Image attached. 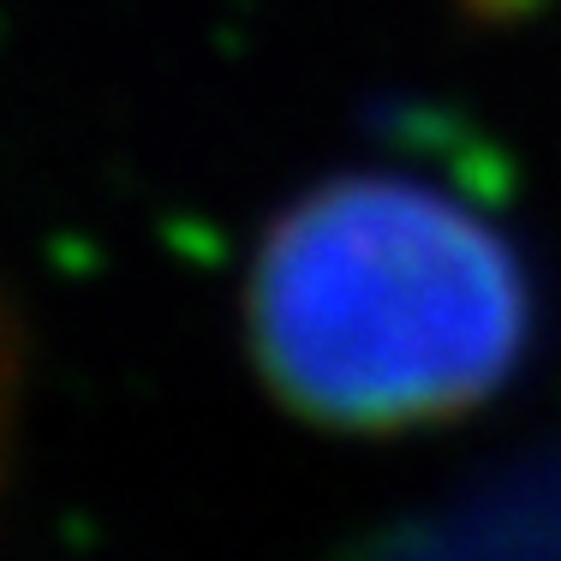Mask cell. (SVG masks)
Returning <instances> with one entry per match:
<instances>
[{"label": "cell", "mask_w": 561, "mask_h": 561, "mask_svg": "<svg viewBox=\"0 0 561 561\" xmlns=\"http://www.w3.org/2000/svg\"><path fill=\"white\" fill-rule=\"evenodd\" d=\"M263 382L299 419L394 436L484 407L531 341L514 239L419 173H341L263 233L245 280Z\"/></svg>", "instance_id": "6da1fadb"}]
</instances>
